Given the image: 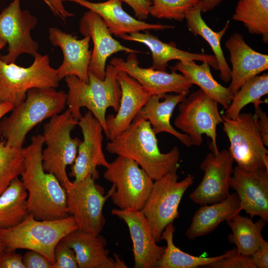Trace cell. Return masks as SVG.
I'll use <instances>...</instances> for the list:
<instances>
[{"label":"cell","instance_id":"15","mask_svg":"<svg viewBox=\"0 0 268 268\" xmlns=\"http://www.w3.org/2000/svg\"><path fill=\"white\" fill-rule=\"evenodd\" d=\"M83 140L81 141L74 163L71 165L70 177L74 178V182L83 180L88 175L95 179L99 177L97 167H107L109 162L103 151V128L99 121L90 111L86 112L78 121Z\"/></svg>","mask_w":268,"mask_h":268},{"label":"cell","instance_id":"27","mask_svg":"<svg viewBox=\"0 0 268 268\" xmlns=\"http://www.w3.org/2000/svg\"><path fill=\"white\" fill-rule=\"evenodd\" d=\"M237 212H240L239 200L236 193L220 202L201 205L195 212L186 230V237L194 240L207 235Z\"/></svg>","mask_w":268,"mask_h":268},{"label":"cell","instance_id":"7","mask_svg":"<svg viewBox=\"0 0 268 268\" xmlns=\"http://www.w3.org/2000/svg\"><path fill=\"white\" fill-rule=\"evenodd\" d=\"M77 123L67 109L51 117L43 127L42 135L46 147L42 151L43 168L54 174L63 186L69 180L66 168L74 163L81 141L71 136Z\"/></svg>","mask_w":268,"mask_h":268},{"label":"cell","instance_id":"25","mask_svg":"<svg viewBox=\"0 0 268 268\" xmlns=\"http://www.w3.org/2000/svg\"><path fill=\"white\" fill-rule=\"evenodd\" d=\"M118 37L147 46L152 56V63L150 67L154 69L166 71L169 62L173 60H178L182 63L190 61L206 62L215 70L218 69V64L214 55L182 50L177 48L174 43H166L161 41L157 37L151 34L149 30L144 31V33L134 32Z\"/></svg>","mask_w":268,"mask_h":268},{"label":"cell","instance_id":"5","mask_svg":"<svg viewBox=\"0 0 268 268\" xmlns=\"http://www.w3.org/2000/svg\"><path fill=\"white\" fill-rule=\"evenodd\" d=\"M78 229L72 216L55 220H39L28 213L17 225L0 229V242L4 251L22 249L37 252L55 263V248L70 233Z\"/></svg>","mask_w":268,"mask_h":268},{"label":"cell","instance_id":"42","mask_svg":"<svg viewBox=\"0 0 268 268\" xmlns=\"http://www.w3.org/2000/svg\"><path fill=\"white\" fill-rule=\"evenodd\" d=\"M257 126L264 144L268 146V118L260 105L255 108Z\"/></svg>","mask_w":268,"mask_h":268},{"label":"cell","instance_id":"46","mask_svg":"<svg viewBox=\"0 0 268 268\" xmlns=\"http://www.w3.org/2000/svg\"><path fill=\"white\" fill-rule=\"evenodd\" d=\"M11 104L8 103H0V120L7 113L13 110Z\"/></svg>","mask_w":268,"mask_h":268},{"label":"cell","instance_id":"24","mask_svg":"<svg viewBox=\"0 0 268 268\" xmlns=\"http://www.w3.org/2000/svg\"><path fill=\"white\" fill-rule=\"evenodd\" d=\"M75 2L97 13L103 20L111 34L116 36L146 30H163L174 28L173 25L149 23L134 18L126 12L120 0L93 2L87 0H62Z\"/></svg>","mask_w":268,"mask_h":268},{"label":"cell","instance_id":"44","mask_svg":"<svg viewBox=\"0 0 268 268\" xmlns=\"http://www.w3.org/2000/svg\"><path fill=\"white\" fill-rule=\"evenodd\" d=\"M56 16L64 22L67 18L73 16L74 14L66 10L62 0H43Z\"/></svg>","mask_w":268,"mask_h":268},{"label":"cell","instance_id":"30","mask_svg":"<svg viewBox=\"0 0 268 268\" xmlns=\"http://www.w3.org/2000/svg\"><path fill=\"white\" fill-rule=\"evenodd\" d=\"M239 213L226 221L232 231L228 240L235 245L237 253L250 256L266 241L262 232L267 222L260 218L254 222L252 218Z\"/></svg>","mask_w":268,"mask_h":268},{"label":"cell","instance_id":"45","mask_svg":"<svg viewBox=\"0 0 268 268\" xmlns=\"http://www.w3.org/2000/svg\"><path fill=\"white\" fill-rule=\"evenodd\" d=\"M223 0H200L199 1L201 12H206L207 11L213 9L218 6Z\"/></svg>","mask_w":268,"mask_h":268},{"label":"cell","instance_id":"17","mask_svg":"<svg viewBox=\"0 0 268 268\" xmlns=\"http://www.w3.org/2000/svg\"><path fill=\"white\" fill-rule=\"evenodd\" d=\"M230 188L239 200V211L244 210L252 218L258 216L268 221V170H247L233 167Z\"/></svg>","mask_w":268,"mask_h":268},{"label":"cell","instance_id":"40","mask_svg":"<svg viewBox=\"0 0 268 268\" xmlns=\"http://www.w3.org/2000/svg\"><path fill=\"white\" fill-rule=\"evenodd\" d=\"M0 268H25L22 256L15 251H4L0 253Z\"/></svg>","mask_w":268,"mask_h":268},{"label":"cell","instance_id":"3","mask_svg":"<svg viewBox=\"0 0 268 268\" xmlns=\"http://www.w3.org/2000/svg\"><path fill=\"white\" fill-rule=\"evenodd\" d=\"M67 93L55 88H34L11 114L0 121V137L10 146L22 147L28 133L44 120L61 113L67 105Z\"/></svg>","mask_w":268,"mask_h":268},{"label":"cell","instance_id":"2","mask_svg":"<svg viewBox=\"0 0 268 268\" xmlns=\"http://www.w3.org/2000/svg\"><path fill=\"white\" fill-rule=\"evenodd\" d=\"M106 149L110 153L134 160L153 180L179 167L180 152L178 147L161 153L149 122L136 117L128 129L110 140Z\"/></svg>","mask_w":268,"mask_h":268},{"label":"cell","instance_id":"8","mask_svg":"<svg viewBox=\"0 0 268 268\" xmlns=\"http://www.w3.org/2000/svg\"><path fill=\"white\" fill-rule=\"evenodd\" d=\"M177 170L154 180L149 196L141 210L157 243L161 240V234L165 227L179 217L180 203L194 182V178L191 175L178 181Z\"/></svg>","mask_w":268,"mask_h":268},{"label":"cell","instance_id":"20","mask_svg":"<svg viewBox=\"0 0 268 268\" xmlns=\"http://www.w3.org/2000/svg\"><path fill=\"white\" fill-rule=\"evenodd\" d=\"M117 79L121 90L119 109L116 115L106 117L107 138L112 140L129 128L139 111L152 95L135 79L120 71Z\"/></svg>","mask_w":268,"mask_h":268},{"label":"cell","instance_id":"21","mask_svg":"<svg viewBox=\"0 0 268 268\" xmlns=\"http://www.w3.org/2000/svg\"><path fill=\"white\" fill-rule=\"evenodd\" d=\"M49 39L54 46L59 47L64 55L61 65L57 69L59 81L68 75H75L88 83V67L92 51L89 50L91 38L84 36L78 39L71 34L67 33L56 27L49 29Z\"/></svg>","mask_w":268,"mask_h":268},{"label":"cell","instance_id":"39","mask_svg":"<svg viewBox=\"0 0 268 268\" xmlns=\"http://www.w3.org/2000/svg\"><path fill=\"white\" fill-rule=\"evenodd\" d=\"M22 261L25 268H52V264L44 255L32 250L27 251Z\"/></svg>","mask_w":268,"mask_h":268},{"label":"cell","instance_id":"36","mask_svg":"<svg viewBox=\"0 0 268 268\" xmlns=\"http://www.w3.org/2000/svg\"><path fill=\"white\" fill-rule=\"evenodd\" d=\"M149 14L158 19L182 21L186 13L200 0H151Z\"/></svg>","mask_w":268,"mask_h":268},{"label":"cell","instance_id":"31","mask_svg":"<svg viewBox=\"0 0 268 268\" xmlns=\"http://www.w3.org/2000/svg\"><path fill=\"white\" fill-rule=\"evenodd\" d=\"M175 227L173 223L168 225L163 231L161 239L166 242L163 254L158 261L157 268H196L207 267L222 258L237 253L234 248L225 253L212 257H198L187 253L176 247L173 242Z\"/></svg>","mask_w":268,"mask_h":268},{"label":"cell","instance_id":"14","mask_svg":"<svg viewBox=\"0 0 268 268\" xmlns=\"http://www.w3.org/2000/svg\"><path fill=\"white\" fill-rule=\"evenodd\" d=\"M234 161L228 150L217 153L209 152L200 168L204 176L200 184L190 195V199L201 205L220 202L229 195Z\"/></svg>","mask_w":268,"mask_h":268},{"label":"cell","instance_id":"37","mask_svg":"<svg viewBox=\"0 0 268 268\" xmlns=\"http://www.w3.org/2000/svg\"><path fill=\"white\" fill-rule=\"evenodd\" d=\"M54 255L55 262L52 268H77L78 264L74 250L62 240L56 245Z\"/></svg>","mask_w":268,"mask_h":268},{"label":"cell","instance_id":"48","mask_svg":"<svg viewBox=\"0 0 268 268\" xmlns=\"http://www.w3.org/2000/svg\"><path fill=\"white\" fill-rule=\"evenodd\" d=\"M4 251V248L0 242V253Z\"/></svg>","mask_w":268,"mask_h":268},{"label":"cell","instance_id":"1","mask_svg":"<svg viewBox=\"0 0 268 268\" xmlns=\"http://www.w3.org/2000/svg\"><path fill=\"white\" fill-rule=\"evenodd\" d=\"M24 152V168L20 175L28 193V212L39 220L63 219L69 216L66 192L56 176L43 169L42 134L33 135Z\"/></svg>","mask_w":268,"mask_h":268},{"label":"cell","instance_id":"22","mask_svg":"<svg viewBox=\"0 0 268 268\" xmlns=\"http://www.w3.org/2000/svg\"><path fill=\"white\" fill-rule=\"evenodd\" d=\"M232 65L230 83L233 95L247 81L268 69V55L252 49L239 33L233 34L225 42Z\"/></svg>","mask_w":268,"mask_h":268},{"label":"cell","instance_id":"47","mask_svg":"<svg viewBox=\"0 0 268 268\" xmlns=\"http://www.w3.org/2000/svg\"><path fill=\"white\" fill-rule=\"evenodd\" d=\"M6 44V43L0 38V51Z\"/></svg>","mask_w":268,"mask_h":268},{"label":"cell","instance_id":"29","mask_svg":"<svg viewBox=\"0 0 268 268\" xmlns=\"http://www.w3.org/2000/svg\"><path fill=\"white\" fill-rule=\"evenodd\" d=\"M172 71L178 70L186 76L192 83L200 87L207 95L226 109L231 102L233 95L229 88L216 81L210 71V65L202 62L201 65L195 61L184 63L177 62L171 67Z\"/></svg>","mask_w":268,"mask_h":268},{"label":"cell","instance_id":"32","mask_svg":"<svg viewBox=\"0 0 268 268\" xmlns=\"http://www.w3.org/2000/svg\"><path fill=\"white\" fill-rule=\"evenodd\" d=\"M28 193L18 177L14 179L0 195V229H6L21 223L29 213Z\"/></svg>","mask_w":268,"mask_h":268},{"label":"cell","instance_id":"43","mask_svg":"<svg viewBox=\"0 0 268 268\" xmlns=\"http://www.w3.org/2000/svg\"><path fill=\"white\" fill-rule=\"evenodd\" d=\"M250 257L256 268H268V243L265 241Z\"/></svg>","mask_w":268,"mask_h":268},{"label":"cell","instance_id":"13","mask_svg":"<svg viewBox=\"0 0 268 268\" xmlns=\"http://www.w3.org/2000/svg\"><path fill=\"white\" fill-rule=\"evenodd\" d=\"M20 0H13L0 13V38L8 45L7 54L0 59L6 63H15L23 54L34 57L38 53L39 44L31 35L37 19L21 9Z\"/></svg>","mask_w":268,"mask_h":268},{"label":"cell","instance_id":"41","mask_svg":"<svg viewBox=\"0 0 268 268\" xmlns=\"http://www.w3.org/2000/svg\"><path fill=\"white\" fill-rule=\"evenodd\" d=\"M126 3L133 10L136 18L142 20L148 18L152 5L151 0H120Z\"/></svg>","mask_w":268,"mask_h":268},{"label":"cell","instance_id":"11","mask_svg":"<svg viewBox=\"0 0 268 268\" xmlns=\"http://www.w3.org/2000/svg\"><path fill=\"white\" fill-rule=\"evenodd\" d=\"M217 103L199 89L179 104V114L174 126L188 134L192 145L200 146L202 135L211 138L209 148L212 152L219 151L216 144V127L222 123Z\"/></svg>","mask_w":268,"mask_h":268},{"label":"cell","instance_id":"19","mask_svg":"<svg viewBox=\"0 0 268 268\" xmlns=\"http://www.w3.org/2000/svg\"><path fill=\"white\" fill-rule=\"evenodd\" d=\"M111 214L127 224L133 242L134 268H157L165 247L159 246L151 233L148 222L141 212L134 209L114 208Z\"/></svg>","mask_w":268,"mask_h":268},{"label":"cell","instance_id":"28","mask_svg":"<svg viewBox=\"0 0 268 268\" xmlns=\"http://www.w3.org/2000/svg\"><path fill=\"white\" fill-rule=\"evenodd\" d=\"M201 13L199 2L185 14L187 26L192 33L201 36L208 43L217 61L220 79L224 82H228L231 79V69L225 60L221 40L229 27V20L220 31L214 32L204 21Z\"/></svg>","mask_w":268,"mask_h":268},{"label":"cell","instance_id":"6","mask_svg":"<svg viewBox=\"0 0 268 268\" xmlns=\"http://www.w3.org/2000/svg\"><path fill=\"white\" fill-rule=\"evenodd\" d=\"M28 67L0 60V103H8L13 108L26 99L27 91L34 88H56L59 80L48 55L38 53Z\"/></svg>","mask_w":268,"mask_h":268},{"label":"cell","instance_id":"9","mask_svg":"<svg viewBox=\"0 0 268 268\" xmlns=\"http://www.w3.org/2000/svg\"><path fill=\"white\" fill-rule=\"evenodd\" d=\"M91 175L75 183L69 180L63 186L67 198L69 214L72 216L78 229L95 235L100 234L106 223L103 207L113 193L112 188L104 195V188L95 183Z\"/></svg>","mask_w":268,"mask_h":268},{"label":"cell","instance_id":"33","mask_svg":"<svg viewBox=\"0 0 268 268\" xmlns=\"http://www.w3.org/2000/svg\"><path fill=\"white\" fill-rule=\"evenodd\" d=\"M232 18L268 43V0H238Z\"/></svg>","mask_w":268,"mask_h":268},{"label":"cell","instance_id":"26","mask_svg":"<svg viewBox=\"0 0 268 268\" xmlns=\"http://www.w3.org/2000/svg\"><path fill=\"white\" fill-rule=\"evenodd\" d=\"M187 96L166 94L162 98L157 95H152L136 117L147 120L150 123L155 134L167 133L176 137L182 144L189 147L192 145L189 136L176 131L171 125L170 119L175 107L182 102Z\"/></svg>","mask_w":268,"mask_h":268},{"label":"cell","instance_id":"23","mask_svg":"<svg viewBox=\"0 0 268 268\" xmlns=\"http://www.w3.org/2000/svg\"><path fill=\"white\" fill-rule=\"evenodd\" d=\"M62 240L74 250L78 268H128L118 255L109 256V251L105 248L107 240L100 234L95 235L77 229Z\"/></svg>","mask_w":268,"mask_h":268},{"label":"cell","instance_id":"38","mask_svg":"<svg viewBox=\"0 0 268 268\" xmlns=\"http://www.w3.org/2000/svg\"><path fill=\"white\" fill-rule=\"evenodd\" d=\"M207 267L211 268H256L250 256L236 253L222 258Z\"/></svg>","mask_w":268,"mask_h":268},{"label":"cell","instance_id":"34","mask_svg":"<svg viewBox=\"0 0 268 268\" xmlns=\"http://www.w3.org/2000/svg\"><path fill=\"white\" fill-rule=\"evenodd\" d=\"M268 93V74L258 75L245 82L233 95L232 100L224 115L236 119L247 105L252 103L255 108L264 102L261 98Z\"/></svg>","mask_w":268,"mask_h":268},{"label":"cell","instance_id":"4","mask_svg":"<svg viewBox=\"0 0 268 268\" xmlns=\"http://www.w3.org/2000/svg\"><path fill=\"white\" fill-rule=\"evenodd\" d=\"M119 71L117 67L110 64L106 67L104 79L89 71L88 83L75 75L65 77L68 88L67 105L73 118L78 121L82 116L80 108H87L101 125L106 138V111L111 107L117 112L120 105L121 90L117 79Z\"/></svg>","mask_w":268,"mask_h":268},{"label":"cell","instance_id":"10","mask_svg":"<svg viewBox=\"0 0 268 268\" xmlns=\"http://www.w3.org/2000/svg\"><path fill=\"white\" fill-rule=\"evenodd\" d=\"M223 130L230 142L229 151L239 168L268 170V151L264 144L255 114L240 113L236 119L221 115Z\"/></svg>","mask_w":268,"mask_h":268},{"label":"cell","instance_id":"35","mask_svg":"<svg viewBox=\"0 0 268 268\" xmlns=\"http://www.w3.org/2000/svg\"><path fill=\"white\" fill-rule=\"evenodd\" d=\"M25 148L7 145L0 141V195L11 182L22 173L24 168Z\"/></svg>","mask_w":268,"mask_h":268},{"label":"cell","instance_id":"16","mask_svg":"<svg viewBox=\"0 0 268 268\" xmlns=\"http://www.w3.org/2000/svg\"><path fill=\"white\" fill-rule=\"evenodd\" d=\"M110 64L115 66L120 71L126 72L152 95H159L162 98L168 93L187 96L193 85L186 76L176 71L172 70L171 73H168L151 67H140L135 53H130L126 61L114 57Z\"/></svg>","mask_w":268,"mask_h":268},{"label":"cell","instance_id":"12","mask_svg":"<svg viewBox=\"0 0 268 268\" xmlns=\"http://www.w3.org/2000/svg\"><path fill=\"white\" fill-rule=\"evenodd\" d=\"M103 176L115 187L111 196L114 205L120 209L141 211L154 180L135 161L118 156L109 163Z\"/></svg>","mask_w":268,"mask_h":268},{"label":"cell","instance_id":"18","mask_svg":"<svg viewBox=\"0 0 268 268\" xmlns=\"http://www.w3.org/2000/svg\"><path fill=\"white\" fill-rule=\"evenodd\" d=\"M79 25L80 33L83 36H90L93 43L88 70L99 79L105 78L106 61L113 54L122 51L141 53L125 47L115 39L102 19L91 10L83 14Z\"/></svg>","mask_w":268,"mask_h":268}]
</instances>
